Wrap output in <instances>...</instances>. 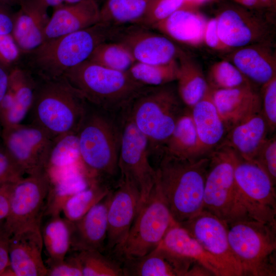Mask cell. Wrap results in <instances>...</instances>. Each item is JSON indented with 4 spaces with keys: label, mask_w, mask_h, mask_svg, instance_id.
Wrapping results in <instances>:
<instances>
[{
    "label": "cell",
    "mask_w": 276,
    "mask_h": 276,
    "mask_svg": "<svg viewBox=\"0 0 276 276\" xmlns=\"http://www.w3.org/2000/svg\"><path fill=\"white\" fill-rule=\"evenodd\" d=\"M88 185L84 173L73 168L51 180L44 216L60 215L65 201Z\"/></svg>",
    "instance_id": "4dcf8cb0"
},
{
    "label": "cell",
    "mask_w": 276,
    "mask_h": 276,
    "mask_svg": "<svg viewBox=\"0 0 276 276\" xmlns=\"http://www.w3.org/2000/svg\"><path fill=\"white\" fill-rule=\"evenodd\" d=\"M113 190L107 212L106 247L116 253L125 242L138 213L140 192L136 185L120 177Z\"/></svg>",
    "instance_id": "ac0fdd59"
},
{
    "label": "cell",
    "mask_w": 276,
    "mask_h": 276,
    "mask_svg": "<svg viewBox=\"0 0 276 276\" xmlns=\"http://www.w3.org/2000/svg\"><path fill=\"white\" fill-rule=\"evenodd\" d=\"M262 168L275 185L276 137L274 134L267 137L252 159Z\"/></svg>",
    "instance_id": "b9f144b4"
},
{
    "label": "cell",
    "mask_w": 276,
    "mask_h": 276,
    "mask_svg": "<svg viewBox=\"0 0 276 276\" xmlns=\"http://www.w3.org/2000/svg\"><path fill=\"white\" fill-rule=\"evenodd\" d=\"M183 3V0H151L144 17L137 24L150 28L180 8Z\"/></svg>",
    "instance_id": "ab89813d"
},
{
    "label": "cell",
    "mask_w": 276,
    "mask_h": 276,
    "mask_svg": "<svg viewBox=\"0 0 276 276\" xmlns=\"http://www.w3.org/2000/svg\"><path fill=\"white\" fill-rule=\"evenodd\" d=\"M203 43L213 50L218 51L229 50L220 39L216 18L207 20L204 31Z\"/></svg>",
    "instance_id": "bcb514c9"
},
{
    "label": "cell",
    "mask_w": 276,
    "mask_h": 276,
    "mask_svg": "<svg viewBox=\"0 0 276 276\" xmlns=\"http://www.w3.org/2000/svg\"><path fill=\"white\" fill-rule=\"evenodd\" d=\"M176 223L155 179L125 242L115 254L123 260L149 253L156 248L169 228Z\"/></svg>",
    "instance_id": "9c48e42d"
},
{
    "label": "cell",
    "mask_w": 276,
    "mask_h": 276,
    "mask_svg": "<svg viewBox=\"0 0 276 276\" xmlns=\"http://www.w3.org/2000/svg\"><path fill=\"white\" fill-rule=\"evenodd\" d=\"M209 155L186 158L164 152L156 163V180L174 219L185 222L203 210Z\"/></svg>",
    "instance_id": "7a4b0ae2"
},
{
    "label": "cell",
    "mask_w": 276,
    "mask_h": 276,
    "mask_svg": "<svg viewBox=\"0 0 276 276\" xmlns=\"http://www.w3.org/2000/svg\"><path fill=\"white\" fill-rule=\"evenodd\" d=\"M234 1H235V0H234Z\"/></svg>",
    "instance_id": "9f6ffc18"
},
{
    "label": "cell",
    "mask_w": 276,
    "mask_h": 276,
    "mask_svg": "<svg viewBox=\"0 0 276 276\" xmlns=\"http://www.w3.org/2000/svg\"><path fill=\"white\" fill-rule=\"evenodd\" d=\"M38 80L29 113L31 123L41 128L53 140L76 134L87 101L64 76Z\"/></svg>",
    "instance_id": "5b68a950"
},
{
    "label": "cell",
    "mask_w": 276,
    "mask_h": 276,
    "mask_svg": "<svg viewBox=\"0 0 276 276\" xmlns=\"http://www.w3.org/2000/svg\"><path fill=\"white\" fill-rule=\"evenodd\" d=\"M50 186L45 170L28 174L14 182L9 213L4 222L10 237L26 229L40 230Z\"/></svg>",
    "instance_id": "8fae6325"
},
{
    "label": "cell",
    "mask_w": 276,
    "mask_h": 276,
    "mask_svg": "<svg viewBox=\"0 0 276 276\" xmlns=\"http://www.w3.org/2000/svg\"><path fill=\"white\" fill-rule=\"evenodd\" d=\"M88 60L105 67L123 72L128 71L136 62L123 44L111 40L99 44Z\"/></svg>",
    "instance_id": "8d00e7d4"
},
{
    "label": "cell",
    "mask_w": 276,
    "mask_h": 276,
    "mask_svg": "<svg viewBox=\"0 0 276 276\" xmlns=\"http://www.w3.org/2000/svg\"><path fill=\"white\" fill-rule=\"evenodd\" d=\"M187 107L172 83L148 86L134 100L128 112L134 124L146 137L149 158L155 163Z\"/></svg>",
    "instance_id": "277c9868"
},
{
    "label": "cell",
    "mask_w": 276,
    "mask_h": 276,
    "mask_svg": "<svg viewBox=\"0 0 276 276\" xmlns=\"http://www.w3.org/2000/svg\"><path fill=\"white\" fill-rule=\"evenodd\" d=\"M178 61L177 91L185 106L191 109L206 95L210 87L199 65L188 55L182 52Z\"/></svg>",
    "instance_id": "f1b7e54d"
},
{
    "label": "cell",
    "mask_w": 276,
    "mask_h": 276,
    "mask_svg": "<svg viewBox=\"0 0 276 276\" xmlns=\"http://www.w3.org/2000/svg\"><path fill=\"white\" fill-rule=\"evenodd\" d=\"M199 143V156H207L223 140L228 131L212 99L211 88L190 109Z\"/></svg>",
    "instance_id": "484cf974"
},
{
    "label": "cell",
    "mask_w": 276,
    "mask_h": 276,
    "mask_svg": "<svg viewBox=\"0 0 276 276\" xmlns=\"http://www.w3.org/2000/svg\"><path fill=\"white\" fill-rule=\"evenodd\" d=\"M226 60L253 84L262 86L276 76V56L270 41L232 49Z\"/></svg>",
    "instance_id": "7402d4cb"
},
{
    "label": "cell",
    "mask_w": 276,
    "mask_h": 276,
    "mask_svg": "<svg viewBox=\"0 0 276 276\" xmlns=\"http://www.w3.org/2000/svg\"><path fill=\"white\" fill-rule=\"evenodd\" d=\"M268 133L267 123L260 112L232 127L220 144L228 146L242 158L252 160Z\"/></svg>",
    "instance_id": "83f0119b"
},
{
    "label": "cell",
    "mask_w": 276,
    "mask_h": 276,
    "mask_svg": "<svg viewBox=\"0 0 276 276\" xmlns=\"http://www.w3.org/2000/svg\"><path fill=\"white\" fill-rule=\"evenodd\" d=\"M25 174L4 146H0V187L16 182Z\"/></svg>",
    "instance_id": "ee69618b"
},
{
    "label": "cell",
    "mask_w": 276,
    "mask_h": 276,
    "mask_svg": "<svg viewBox=\"0 0 276 276\" xmlns=\"http://www.w3.org/2000/svg\"><path fill=\"white\" fill-rule=\"evenodd\" d=\"M113 190L79 220L68 221L70 249L75 251L104 250L107 234V212Z\"/></svg>",
    "instance_id": "ffe728a7"
},
{
    "label": "cell",
    "mask_w": 276,
    "mask_h": 276,
    "mask_svg": "<svg viewBox=\"0 0 276 276\" xmlns=\"http://www.w3.org/2000/svg\"><path fill=\"white\" fill-rule=\"evenodd\" d=\"M151 0H106L100 9V22L112 27L139 24Z\"/></svg>",
    "instance_id": "d6a6232c"
},
{
    "label": "cell",
    "mask_w": 276,
    "mask_h": 276,
    "mask_svg": "<svg viewBox=\"0 0 276 276\" xmlns=\"http://www.w3.org/2000/svg\"><path fill=\"white\" fill-rule=\"evenodd\" d=\"M40 231L29 229L12 236L9 240L10 266L15 276H46Z\"/></svg>",
    "instance_id": "44dd1931"
},
{
    "label": "cell",
    "mask_w": 276,
    "mask_h": 276,
    "mask_svg": "<svg viewBox=\"0 0 276 276\" xmlns=\"http://www.w3.org/2000/svg\"><path fill=\"white\" fill-rule=\"evenodd\" d=\"M44 33V41L73 33L100 22L96 0H82L53 8Z\"/></svg>",
    "instance_id": "d4e9b609"
},
{
    "label": "cell",
    "mask_w": 276,
    "mask_h": 276,
    "mask_svg": "<svg viewBox=\"0 0 276 276\" xmlns=\"http://www.w3.org/2000/svg\"><path fill=\"white\" fill-rule=\"evenodd\" d=\"M164 152L181 158L200 157L198 140L190 109L186 107L178 120Z\"/></svg>",
    "instance_id": "1f68e13d"
},
{
    "label": "cell",
    "mask_w": 276,
    "mask_h": 276,
    "mask_svg": "<svg viewBox=\"0 0 276 276\" xmlns=\"http://www.w3.org/2000/svg\"><path fill=\"white\" fill-rule=\"evenodd\" d=\"M38 81V78L22 65L10 70L7 90L0 104L2 128L22 123L32 107Z\"/></svg>",
    "instance_id": "d6986e66"
},
{
    "label": "cell",
    "mask_w": 276,
    "mask_h": 276,
    "mask_svg": "<svg viewBox=\"0 0 276 276\" xmlns=\"http://www.w3.org/2000/svg\"><path fill=\"white\" fill-rule=\"evenodd\" d=\"M179 224L222 264L228 276L244 275L242 266L229 246L226 222L203 210Z\"/></svg>",
    "instance_id": "2e32d148"
},
{
    "label": "cell",
    "mask_w": 276,
    "mask_h": 276,
    "mask_svg": "<svg viewBox=\"0 0 276 276\" xmlns=\"http://www.w3.org/2000/svg\"><path fill=\"white\" fill-rule=\"evenodd\" d=\"M116 27L99 22L88 28L44 41L23 54V65L36 77L49 79L63 76L70 69L88 59L100 43L110 41Z\"/></svg>",
    "instance_id": "3957f363"
},
{
    "label": "cell",
    "mask_w": 276,
    "mask_h": 276,
    "mask_svg": "<svg viewBox=\"0 0 276 276\" xmlns=\"http://www.w3.org/2000/svg\"><path fill=\"white\" fill-rule=\"evenodd\" d=\"M261 113L265 119L269 132L276 127V76L261 86Z\"/></svg>",
    "instance_id": "60d3db41"
},
{
    "label": "cell",
    "mask_w": 276,
    "mask_h": 276,
    "mask_svg": "<svg viewBox=\"0 0 276 276\" xmlns=\"http://www.w3.org/2000/svg\"><path fill=\"white\" fill-rule=\"evenodd\" d=\"M10 237L4 226L0 224V275H3L10 266L9 246Z\"/></svg>",
    "instance_id": "7dc6e473"
},
{
    "label": "cell",
    "mask_w": 276,
    "mask_h": 276,
    "mask_svg": "<svg viewBox=\"0 0 276 276\" xmlns=\"http://www.w3.org/2000/svg\"><path fill=\"white\" fill-rule=\"evenodd\" d=\"M235 1L242 6L250 8L266 7L273 5L271 0H235Z\"/></svg>",
    "instance_id": "816d5d0a"
},
{
    "label": "cell",
    "mask_w": 276,
    "mask_h": 276,
    "mask_svg": "<svg viewBox=\"0 0 276 276\" xmlns=\"http://www.w3.org/2000/svg\"><path fill=\"white\" fill-rule=\"evenodd\" d=\"M110 40L123 44L136 62L144 63L165 64L178 59L183 52L167 36L137 24L117 27Z\"/></svg>",
    "instance_id": "9a60e30c"
},
{
    "label": "cell",
    "mask_w": 276,
    "mask_h": 276,
    "mask_svg": "<svg viewBox=\"0 0 276 276\" xmlns=\"http://www.w3.org/2000/svg\"><path fill=\"white\" fill-rule=\"evenodd\" d=\"M47 276H83L81 266L77 253L67 256L61 261L48 264Z\"/></svg>",
    "instance_id": "f6af8a7d"
},
{
    "label": "cell",
    "mask_w": 276,
    "mask_h": 276,
    "mask_svg": "<svg viewBox=\"0 0 276 276\" xmlns=\"http://www.w3.org/2000/svg\"><path fill=\"white\" fill-rule=\"evenodd\" d=\"M25 0H0V5L11 8L14 6H19Z\"/></svg>",
    "instance_id": "11a10c76"
},
{
    "label": "cell",
    "mask_w": 276,
    "mask_h": 276,
    "mask_svg": "<svg viewBox=\"0 0 276 276\" xmlns=\"http://www.w3.org/2000/svg\"><path fill=\"white\" fill-rule=\"evenodd\" d=\"M83 276H123L122 266L98 250L76 251Z\"/></svg>",
    "instance_id": "f35d334b"
},
{
    "label": "cell",
    "mask_w": 276,
    "mask_h": 276,
    "mask_svg": "<svg viewBox=\"0 0 276 276\" xmlns=\"http://www.w3.org/2000/svg\"><path fill=\"white\" fill-rule=\"evenodd\" d=\"M124 112H109L88 102L76 136L79 158L89 181L110 186L118 182Z\"/></svg>",
    "instance_id": "6da1fadb"
},
{
    "label": "cell",
    "mask_w": 276,
    "mask_h": 276,
    "mask_svg": "<svg viewBox=\"0 0 276 276\" xmlns=\"http://www.w3.org/2000/svg\"><path fill=\"white\" fill-rule=\"evenodd\" d=\"M124 275L179 276L174 266L157 250L123 260Z\"/></svg>",
    "instance_id": "e575fe53"
},
{
    "label": "cell",
    "mask_w": 276,
    "mask_h": 276,
    "mask_svg": "<svg viewBox=\"0 0 276 276\" xmlns=\"http://www.w3.org/2000/svg\"><path fill=\"white\" fill-rule=\"evenodd\" d=\"M22 56L12 34L0 35V64L10 70L19 64Z\"/></svg>",
    "instance_id": "7bdbcfd3"
},
{
    "label": "cell",
    "mask_w": 276,
    "mask_h": 276,
    "mask_svg": "<svg viewBox=\"0 0 276 276\" xmlns=\"http://www.w3.org/2000/svg\"><path fill=\"white\" fill-rule=\"evenodd\" d=\"M3 146L25 174L45 170L53 140L40 127L31 123L2 128Z\"/></svg>",
    "instance_id": "4fadbf2b"
},
{
    "label": "cell",
    "mask_w": 276,
    "mask_h": 276,
    "mask_svg": "<svg viewBox=\"0 0 276 276\" xmlns=\"http://www.w3.org/2000/svg\"><path fill=\"white\" fill-rule=\"evenodd\" d=\"M40 231L43 245L48 256L47 264L62 260L70 249V231L68 220L60 215L45 216Z\"/></svg>",
    "instance_id": "f546056e"
},
{
    "label": "cell",
    "mask_w": 276,
    "mask_h": 276,
    "mask_svg": "<svg viewBox=\"0 0 276 276\" xmlns=\"http://www.w3.org/2000/svg\"><path fill=\"white\" fill-rule=\"evenodd\" d=\"M111 190V186L108 184L89 182L87 187L73 194L65 201L62 210L64 218L71 222L79 220Z\"/></svg>",
    "instance_id": "836d02e7"
},
{
    "label": "cell",
    "mask_w": 276,
    "mask_h": 276,
    "mask_svg": "<svg viewBox=\"0 0 276 276\" xmlns=\"http://www.w3.org/2000/svg\"><path fill=\"white\" fill-rule=\"evenodd\" d=\"M90 104L106 111H125L148 86L134 79L128 71L109 69L87 60L64 75Z\"/></svg>",
    "instance_id": "8992f818"
},
{
    "label": "cell",
    "mask_w": 276,
    "mask_h": 276,
    "mask_svg": "<svg viewBox=\"0 0 276 276\" xmlns=\"http://www.w3.org/2000/svg\"><path fill=\"white\" fill-rule=\"evenodd\" d=\"M211 93L228 130L249 117L261 112V95L254 85L229 89L211 88Z\"/></svg>",
    "instance_id": "cb8c5ba5"
},
{
    "label": "cell",
    "mask_w": 276,
    "mask_h": 276,
    "mask_svg": "<svg viewBox=\"0 0 276 276\" xmlns=\"http://www.w3.org/2000/svg\"><path fill=\"white\" fill-rule=\"evenodd\" d=\"M206 80L213 89L254 85L234 64L226 59L216 62L210 67Z\"/></svg>",
    "instance_id": "74e56055"
},
{
    "label": "cell",
    "mask_w": 276,
    "mask_h": 276,
    "mask_svg": "<svg viewBox=\"0 0 276 276\" xmlns=\"http://www.w3.org/2000/svg\"><path fill=\"white\" fill-rule=\"evenodd\" d=\"M155 249L174 266L179 276L189 275L196 265L202 266L212 275L228 276L222 264L177 222L169 228Z\"/></svg>",
    "instance_id": "5bb4252c"
},
{
    "label": "cell",
    "mask_w": 276,
    "mask_h": 276,
    "mask_svg": "<svg viewBox=\"0 0 276 276\" xmlns=\"http://www.w3.org/2000/svg\"><path fill=\"white\" fill-rule=\"evenodd\" d=\"M203 199V210L226 223L249 218L238 198L234 167L235 153L220 144L209 154Z\"/></svg>",
    "instance_id": "ba28073f"
},
{
    "label": "cell",
    "mask_w": 276,
    "mask_h": 276,
    "mask_svg": "<svg viewBox=\"0 0 276 276\" xmlns=\"http://www.w3.org/2000/svg\"><path fill=\"white\" fill-rule=\"evenodd\" d=\"M42 5L49 8L52 7L55 8L60 6L73 4L82 1V0H37Z\"/></svg>",
    "instance_id": "f5cc1de1"
},
{
    "label": "cell",
    "mask_w": 276,
    "mask_h": 276,
    "mask_svg": "<svg viewBox=\"0 0 276 276\" xmlns=\"http://www.w3.org/2000/svg\"><path fill=\"white\" fill-rule=\"evenodd\" d=\"M14 12L12 35L22 55L44 41V33L50 17L48 8L37 0H25Z\"/></svg>",
    "instance_id": "603a6c76"
},
{
    "label": "cell",
    "mask_w": 276,
    "mask_h": 276,
    "mask_svg": "<svg viewBox=\"0 0 276 276\" xmlns=\"http://www.w3.org/2000/svg\"><path fill=\"white\" fill-rule=\"evenodd\" d=\"M207 20L195 9L181 7L168 17L150 28L172 41L197 47L203 43Z\"/></svg>",
    "instance_id": "4316f807"
},
{
    "label": "cell",
    "mask_w": 276,
    "mask_h": 276,
    "mask_svg": "<svg viewBox=\"0 0 276 276\" xmlns=\"http://www.w3.org/2000/svg\"><path fill=\"white\" fill-rule=\"evenodd\" d=\"M211 1L213 0H183L181 7L195 9L197 7Z\"/></svg>",
    "instance_id": "db71d44e"
},
{
    "label": "cell",
    "mask_w": 276,
    "mask_h": 276,
    "mask_svg": "<svg viewBox=\"0 0 276 276\" xmlns=\"http://www.w3.org/2000/svg\"><path fill=\"white\" fill-rule=\"evenodd\" d=\"M128 71L134 79L145 85L160 86L176 81L179 63L178 59L161 64L135 62Z\"/></svg>",
    "instance_id": "d590c367"
},
{
    "label": "cell",
    "mask_w": 276,
    "mask_h": 276,
    "mask_svg": "<svg viewBox=\"0 0 276 276\" xmlns=\"http://www.w3.org/2000/svg\"><path fill=\"white\" fill-rule=\"evenodd\" d=\"M119 167L120 177L132 181L139 189L140 210L154 185L156 171L150 163L147 139L133 122L128 109L123 117Z\"/></svg>",
    "instance_id": "7c38bea8"
},
{
    "label": "cell",
    "mask_w": 276,
    "mask_h": 276,
    "mask_svg": "<svg viewBox=\"0 0 276 276\" xmlns=\"http://www.w3.org/2000/svg\"><path fill=\"white\" fill-rule=\"evenodd\" d=\"M235 153V180L242 208L248 218L276 227L275 184L257 163Z\"/></svg>",
    "instance_id": "30bf717a"
},
{
    "label": "cell",
    "mask_w": 276,
    "mask_h": 276,
    "mask_svg": "<svg viewBox=\"0 0 276 276\" xmlns=\"http://www.w3.org/2000/svg\"><path fill=\"white\" fill-rule=\"evenodd\" d=\"M9 71L10 70L0 64V104L7 90Z\"/></svg>",
    "instance_id": "f907efd6"
},
{
    "label": "cell",
    "mask_w": 276,
    "mask_h": 276,
    "mask_svg": "<svg viewBox=\"0 0 276 276\" xmlns=\"http://www.w3.org/2000/svg\"><path fill=\"white\" fill-rule=\"evenodd\" d=\"M231 248L244 275H276V227L250 218L227 223Z\"/></svg>",
    "instance_id": "52a82bcc"
},
{
    "label": "cell",
    "mask_w": 276,
    "mask_h": 276,
    "mask_svg": "<svg viewBox=\"0 0 276 276\" xmlns=\"http://www.w3.org/2000/svg\"><path fill=\"white\" fill-rule=\"evenodd\" d=\"M215 18L220 39L229 50L269 41L268 22L244 8L228 7Z\"/></svg>",
    "instance_id": "e0dca14e"
},
{
    "label": "cell",
    "mask_w": 276,
    "mask_h": 276,
    "mask_svg": "<svg viewBox=\"0 0 276 276\" xmlns=\"http://www.w3.org/2000/svg\"><path fill=\"white\" fill-rule=\"evenodd\" d=\"M10 8L0 5V35L12 33L14 13Z\"/></svg>",
    "instance_id": "681fc988"
},
{
    "label": "cell",
    "mask_w": 276,
    "mask_h": 276,
    "mask_svg": "<svg viewBox=\"0 0 276 276\" xmlns=\"http://www.w3.org/2000/svg\"><path fill=\"white\" fill-rule=\"evenodd\" d=\"M13 183H6L0 187V224L4 222L9 213Z\"/></svg>",
    "instance_id": "c3c4849f"
}]
</instances>
